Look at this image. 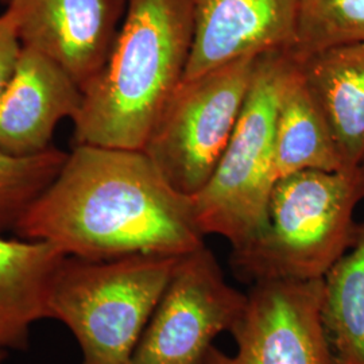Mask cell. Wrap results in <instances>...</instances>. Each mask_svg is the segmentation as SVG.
Wrapping results in <instances>:
<instances>
[{
    "mask_svg": "<svg viewBox=\"0 0 364 364\" xmlns=\"http://www.w3.org/2000/svg\"><path fill=\"white\" fill-rule=\"evenodd\" d=\"M14 231L68 257H182L204 246L192 197L177 192L144 150L76 144Z\"/></svg>",
    "mask_w": 364,
    "mask_h": 364,
    "instance_id": "obj_1",
    "label": "cell"
},
{
    "mask_svg": "<svg viewBox=\"0 0 364 364\" xmlns=\"http://www.w3.org/2000/svg\"><path fill=\"white\" fill-rule=\"evenodd\" d=\"M193 38V0H127L105 66L81 90L76 144L144 150L183 80Z\"/></svg>",
    "mask_w": 364,
    "mask_h": 364,
    "instance_id": "obj_2",
    "label": "cell"
},
{
    "mask_svg": "<svg viewBox=\"0 0 364 364\" xmlns=\"http://www.w3.org/2000/svg\"><path fill=\"white\" fill-rule=\"evenodd\" d=\"M360 200L356 170H302L277 180L266 228L232 250L234 273L251 285L324 278L356 239Z\"/></svg>",
    "mask_w": 364,
    "mask_h": 364,
    "instance_id": "obj_3",
    "label": "cell"
},
{
    "mask_svg": "<svg viewBox=\"0 0 364 364\" xmlns=\"http://www.w3.org/2000/svg\"><path fill=\"white\" fill-rule=\"evenodd\" d=\"M180 257H66L53 279L50 318L65 324L82 364H130Z\"/></svg>",
    "mask_w": 364,
    "mask_h": 364,
    "instance_id": "obj_4",
    "label": "cell"
},
{
    "mask_svg": "<svg viewBox=\"0 0 364 364\" xmlns=\"http://www.w3.org/2000/svg\"><path fill=\"white\" fill-rule=\"evenodd\" d=\"M290 61L287 50L258 55L232 136L208 183L192 197L203 234L220 235L232 250L254 240L269 221L277 108Z\"/></svg>",
    "mask_w": 364,
    "mask_h": 364,
    "instance_id": "obj_5",
    "label": "cell"
},
{
    "mask_svg": "<svg viewBox=\"0 0 364 364\" xmlns=\"http://www.w3.org/2000/svg\"><path fill=\"white\" fill-rule=\"evenodd\" d=\"M257 58H237L183 78L158 117L144 151L182 195H197L218 168L246 102Z\"/></svg>",
    "mask_w": 364,
    "mask_h": 364,
    "instance_id": "obj_6",
    "label": "cell"
},
{
    "mask_svg": "<svg viewBox=\"0 0 364 364\" xmlns=\"http://www.w3.org/2000/svg\"><path fill=\"white\" fill-rule=\"evenodd\" d=\"M247 299L228 285L205 245L182 255L130 364H205L215 338L234 329Z\"/></svg>",
    "mask_w": 364,
    "mask_h": 364,
    "instance_id": "obj_7",
    "label": "cell"
},
{
    "mask_svg": "<svg viewBox=\"0 0 364 364\" xmlns=\"http://www.w3.org/2000/svg\"><path fill=\"white\" fill-rule=\"evenodd\" d=\"M324 278L251 285L231 331L234 355L213 346L205 364H329L320 326Z\"/></svg>",
    "mask_w": 364,
    "mask_h": 364,
    "instance_id": "obj_8",
    "label": "cell"
},
{
    "mask_svg": "<svg viewBox=\"0 0 364 364\" xmlns=\"http://www.w3.org/2000/svg\"><path fill=\"white\" fill-rule=\"evenodd\" d=\"M127 0H11L23 48L63 66L82 90L114 46Z\"/></svg>",
    "mask_w": 364,
    "mask_h": 364,
    "instance_id": "obj_9",
    "label": "cell"
},
{
    "mask_svg": "<svg viewBox=\"0 0 364 364\" xmlns=\"http://www.w3.org/2000/svg\"><path fill=\"white\" fill-rule=\"evenodd\" d=\"M299 0H193L195 38L183 78L243 57L289 52Z\"/></svg>",
    "mask_w": 364,
    "mask_h": 364,
    "instance_id": "obj_10",
    "label": "cell"
},
{
    "mask_svg": "<svg viewBox=\"0 0 364 364\" xmlns=\"http://www.w3.org/2000/svg\"><path fill=\"white\" fill-rule=\"evenodd\" d=\"M82 92L48 55L23 48L13 80L0 100V149L15 156L37 154L52 146L57 124L75 119Z\"/></svg>",
    "mask_w": 364,
    "mask_h": 364,
    "instance_id": "obj_11",
    "label": "cell"
},
{
    "mask_svg": "<svg viewBox=\"0 0 364 364\" xmlns=\"http://www.w3.org/2000/svg\"><path fill=\"white\" fill-rule=\"evenodd\" d=\"M293 60L326 122L343 168L358 169L364 158V43L329 46Z\"/></svg>",
    "mask_w": 364,
    "mask_h": 364,
    "instance_id": "obj_12",
    "label": "cell"
},
{
    "mask_svg": "<svg viewBox=\"0 0 364 364\" xmlns=\"http://www.w3.org/2000/svg\"><path fill=\"white\" fill-rule=\"evenodd\" d=\"M66 257L43 240L0 236V350L26 347L33 324L50 318L53 279Z\"/></svg>",
    "mask_w": 364,
    "mask_h": 364,
    "instance_id": "obj_13",
    "label": "cell"
},
{
    "mask_svg": "<svg viewBox=\"0 0 364 364\" xmlns=\"http://www.w3.org/2000/svg\"><path fill=\"white\" fill-rule=\"evenodd\" d=\"M274 166L277 180L302 170H344L326 122L293 57L277 108Z\"/></svg>",
    "mask_w": 364,
    "mask_h": 364,
    "instance_id": "obj_14",
    "label": "cell"
},
{
    "mask_svg": "<svg viewBox=\"0 0 364 364\" xmlns=\"http://www.w3.org/2000/svg\"><path fill=\"white\" fill-rule=\"evenodd\" d=\"M320 326L328 363L364 364V221L324 277Z\"/></svg>",
    "mask_w": 364,
    "mask_h": 364,
    "instance_id": "obj_15",
    "label": "cell"
},
{
    "mask_svg": "<svg viewBox=\"0 0 364 364\" xmlns=\"http://www.w3.org/2000/svg\"><path fill=\"white\" fill-rule=\"evenodd\" d=\"M66 158L68 153L55 147L30 156H15L0 149V231L15 228L54 181Z\"/></svg>",
    "mask_w": 364,
    "mask_h": 364,
    "instance_id": "obj_16",
    "label": "cell"
},
{
    "mask_svg": "<svg viewBox=\"0 0 364 364\" xmlns=\"http://www.w3.org/2000/svg\"><path fill=\"white\" fill-rule=\"evenodd\" d=\"M355 42L364 43V0H299L290 55Z\"/></svg>",
    "mask_w": 364,
    "mask_h": 364,
    "instance_id": "obj_17",
    "label": "cell"
},
{
    "mask_svg": "<svg viewBox=\"0 0 364 364\" xmlns=\"http://www.w3.org/2000/svg\"><path fill=\"white\" fill-rule=\"evenodd\" d=\"M22 49L15 14L7 7L0 15V100L16 72Z\"/></svg>",
    "mask_w": 364,
    "mask_h": 364,
    "instance_id": "obj_18",
    "label": "cell"
},
{
    "mask_svg": "<svg viewBox=\"0 0 364 364\" xmlns=\"http://www.w3.org/2000/svg\"><path fill=\"white\" fill-rule=\"evenodd\" d=\"M356 176H358L359 191H360V195H362V198L364 200V158L362 159V162L359 164L358 169H356Z\"/></svg>",
    "mask_w": 364,
    "mask_h": 364,
    "instance_id": "obj_19",
    "label": "cell"
},
{
    "mask_svg": "<svg viewBox=\"0 0 364 364\" xmlns=\"http://www.w3.org/2000/svg\"><path fill=\"white\" fill-rule=\"evenodd\" d=\"M4 353H6V351L0 350V364H1V362H3V359H4Z\"/></svg>",
    "mask_w": 364,
    "mask_h": 364,
    "instance_id": "obj_20",
    "label": "cell"
},
{
    "mask_svg": "<svg viewBox=\"0 0 364 364\" xmlns=\"http://www.w3.org/2000/svg\"><path fill=\"white\" fill-rule=\"evenodd\" d=\"M1 1H3V3H6V4H7V6H9V4H10V3H11V0H1Z\"/></svg>",
    "mask_w": 364,
    "mask_h": 364,
    "instance_id": "obj_21",
    "label": "cell"
}]
</instances>
